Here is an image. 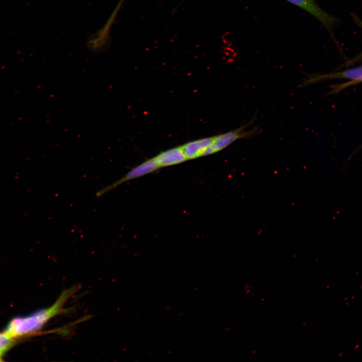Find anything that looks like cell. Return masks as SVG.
Wrapping results in <instances>:
<instances>
[{"mask_svg":"<svg viewBox=\"0 0 362 362\" xmlns=\"http://www.w3.org/2000/svg\"><path fill=\"white\" fill-rule=\"evenodd\" d=\"M78 289L77 286L69 288L64 291L51 306L27 317L13 319L5 332L13 338L37 331L52 318L62 312L67 301Z\"/></svg>","mask_w":362,"mask_h":362,"instance_id":"1","label":"cell"},{"mask_svg":"<svg viewBox=\"0 0 362 362\" xmlns=\"http://www.w3.org/2000/svg\"><path fill=\"white\" fill-rule=\"evenodd\" d=\"M253 121L252 119L235 130L214 136L212 144L204 151L203 156L222 150L238 139H247L257 135L259 132L257 127L249 128Z\"/></svg>","mask_w":362,"mask_h":362,"instance_id":"2","label":"cell"},{"mask_svg":"<svg viewBox=\"0 0 362 362\" xmlns=\"http://www.w3.org/2000/svg\"><path fill=\"white\" fill-rule=\"evenodd\" d=\"M159 167L155 158L147 160L133 168L119 179L100 190L96 193V196L97 197H101L122 184L153 172Z\"/></svg>","mask_w":362,"mask_h":362,"instance_id":"3","label":"cell"},{"mask_svg":"<svg viewBox=\"0 0 362 362\" xmlns=\"http://www.w3.org/2000/svg\"><path fill=\"white\" fill-rule=\"evenodd\" d=\"M309 13L328 29L335 23L334 18L322 11L314 0H286Z\"/></svg>","mask_w":362,"mask_h":362,"instance_id":"4","label":"cell"},{"mask_svg":"<svg viewBox=\"0 0 362 362\" xmlns=\"http://www.w3.org/2000/svg\"><path fill=\"white\" fill-rule=\"evenodd\" d=\"M154 158L159 167L175 165L187 160L182 146L165 150Z\"/></svg>","mask_w":362,"mask_h":362,"instance_id":"5","label":"cell"},{"mask_svg":"<svg viewBox=\"0 0 362 362\" xmlns=\"http://www.w3.org/2000/svg\"><path fill=\"white\" fill-rule=\"evenodd\" d=\"M214 139V136L202 138L182 146L187 160L203 156L204 151L212 144Z\"/></svg>","mask_w":362,"mask_h":362,"instance_id":"6","label":"cell"},{"mask_svg":"<svg viewBox=\"0 0 362 362\" xmlns=\"http://www.w3.org/2000/svg\"><path fill=\"white\" fill-rule=\"evenodd\" d=\"M12 337L5 332L0 333V357L11 344Z\"/></svg>","mask_w":362,"mask_h":362,"instance_id":"7","label":"cell"},{"mask_svg":"<svg viewBox=\"0 0 362 362\" xmlns=\"http://www.w3.org/2000/svg\"><path fill=\"white\" fill-rule=\"evenodd\" d=\"M124 0H120V1L117 6L115 9L114 11L113 12L114 15H117L118 12L120 8H121V7L122 6V5L123 3L124 2Z\"/></svg>","mask_w":362,"mask_h":362,"instance_id":"8","label":"cell"}]
</instances>
